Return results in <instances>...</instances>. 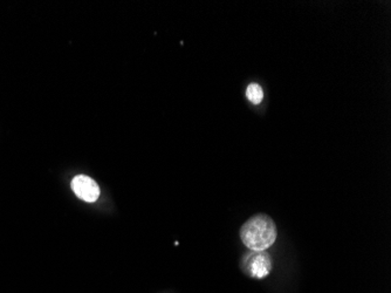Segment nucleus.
<instances>
[{"mask_svg": "<svg viewBox=\"0 0 391 293\" xmlns=\"http://www.w3.org/2000/svg\"><path fill=\"white\" fill-rule=\"evenodd\" d=\"M246 96L253 105H259L264 99V91L258 83H251L246 90Z\"/></svg>", "mask_w": 391, "mask_h": 293, "instance_id": "20e7f679", "label": "nucleus"}, {"mask_svg": "<svg viewBox=\"0 0 391 293\" xmlns=\"http://www.w3.org/2000/svg\"><path fill=\"white\" fill-rule=\"evenodd\" d=\"M72 189L77 197L84 200V202H95L100 196V188L98 183L94 180H92L91 177L84 175H79L73 179Z\"/></svg>", "mask_w": 391, "mask_h": 293, "instance_id": "7ed1b4c3", "label": "nucleus"}, {"mask_svg": "<svg viewBox=\"0 0 391 293\" xmlns=\"http://www.w3.org/2000/svg\"><path fill=\"white\" fill-rule=\"evenodd\" d=\"M276 223L267 215H255L240 229V238L251 251H265L277 240Z\"/></svg>", "mask_w": 391, "mask_h": 293, "instance_id": "f257e3e1", "label": "nucleus"}, {"mask_svg": "<svg viewBox=\"0 0 391 293\" xmlns=\"http://www.w3.org/2000/svg\"><path fill=\"white\" fill-rule=\"evenodd\" d=\"M244 265L254 278H265L272 271V259L266 251H252L246 254Z\"/></svg>", "mask_w": 391, "mask_h": 293, "instance_id": "f03ea898", "label": "nucleus"}]
</instances>
